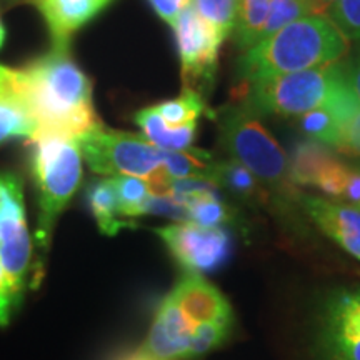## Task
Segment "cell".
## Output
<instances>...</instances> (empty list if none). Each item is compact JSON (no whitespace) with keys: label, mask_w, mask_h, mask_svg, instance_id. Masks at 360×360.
I'll list each match as a JSON object with an SVG mask.
<instances>
[{"label":"cell","mask_w":360,"mask_h":360,"mask_svg":"<svg viewBox=\"0 0 360 360\" xmlns=\"http://www.w3.org/2000/svg\"><path fill=\"white\" fill-rule=\"evenodd\" d=\"M17 89L37 124L35 134L77 139L102 125L92 98V82L75 64L69 45L53 47L13 70Z\"/></svg>","instance_id":"obj_1"},{"label":"cell","mask_w":360,"mask_h":360,"mask_svg":"<svg viewBox=\"0 0 360 360\" xmlns=\"http://www.w3.org/2000/svg\"><path fill=\"white\" fill-rule=\"evenodd\" d=\"M349 51V39L328 17L307 15L290 22L238 57L242 84L337 64Z\"/></svg>","instance_id":"obj_2"},{"label":"cell","mask_w":360,"mask_h":360,"mask_svg":"<svg viewBox=\"0 0 360 360\" xmlns=\"http://www.w3.org/2000/svg\"><path fill=\"white\" fill-rule=\"evenodd\" d=\"M30 174L37 191L34 289L42 281L58 215L69 205L82 180V154L77 141L64 135L35 134L30 139Z\"/></svg>","instance_id":"obj_3"},{"label":"cell","mask_w":360,"mask_h":360,"mask_svg":"<svg viewBox=\"0 0 360 360\" xmlns=\"http://www.w3.org/2000/svg\"><path fill=\"white\" fill-rule=\"evenodd\" d=\"M212 117L219 125L220 142L233 160L240 162L264 184L281 192H292L289 159L249 103H229Z\"/></svg>","instance_id":"obj_4"},{"label":"cell","mask_w":360,"mask_h":360,"mask_svg":"<svg viewBox=\"0 0 360 360\" xmlns=\"http://www.w3.org/2000/svg\"><path fill=\"white\" fill-rule=\"evenodd\" d=\"M347 80L345 64L317 67L277 77L238 84V101H244L259 115L302 117L326 105L335 90Z\"/></svg>","instance_id":"obj_5"},{"label":"cell","mask_w":360,"mask_h":360,"mask_svg":"<svg viewBox=\"0 0 360 360\" xmlns=\"http://www.w3.org/2000/svg\"><path fill=\"white\" fill-rule=\"evenodd\" d=\"M77 146L82 159L96 174L130 175L148 182L167 172L165 150L155 147L143 135L120 132L98 125L79 135Z\"/></svg>","instance_id":"obj_6"},{"label":"cell","mask_w":360,"mask_h":360,"mask_svg":"<svg viewBox=\"0 0 360 360\" xmlns=\"http://www.w3.org/2000/svg\"><path fill=\"white\" fill-rule=\"evenodd\" d=\"M0 262L20 305L29 282L32 240L27 229L22 179L13 172H0Z\"/></svg>","instance_id":"obj_7"},{"label":"cell","mask_w":360,"mask_h":360,"mask_svg":"<svg viewBox=\"0 0 360 360\" xmlns=\"http://www.w3.org/2000/svg\"><path fill=\"white\" fill-rule=\"evenodd\" d=\"M170 27L177 44L182 87L195 90L205 97L214 85L220 45L227 35L207 22L192 6L180 13Z\"/></svg>","instance_id":"obj_8"},{"label":"cell","mask_w":360,"mask_h":360,"mask_svg":"<svg viewBox=\"0 0 360 360\" xmlns=\"http://www.w3.org/2000/svg\"><path fill=\"white\" fill-rule=\"evenodd\" d=\"M175 260L188 272H212L227 262L232 238L224 227H204L193 222H175L157 229Z\"/></svg>","instance_id":"obj_9"},{"label":"cell","mask_w":360,"mask_h":360,"mask_svg":"<svg viewBox=\"0 0 360 360\" xmlns=\"http://www.w3.org/2000/svg\"><path fill=\"white\" fill-rule=\"evenodd\" d=\"M328 360H360V289H345L328 300L323 314Z\"/></svg>","instance_id":"obj_10"},{"label":"cell","mask_w":360,"mask_h":360,"mask_svg":"<svg viewBox=\"0 0 360 360\" xmlns=\"http://www.w3.org/2000/svg\"><path fill=\"white\" fill-rule=\"evenodd\" d=\"M193 326L195 323L188 321L172 297L167 295L157 309L142 355L154 360L187 359Z\"/></svg>","instance_id":"obj_11"},{"label":"cell","mask_w":360,"mask_h":360,"mask_svg":"<svg viewBox=\"0 0 360 360\" xmlns=\"http://www.w3.org/2000/svg\"><path fill=\"white\" fill-rule=\"evenodd\" d=\"M305 212L321 231L360 260V209L326 197H300Z\"/></svg>","instance_id":"obj_12"},{"label":"cell","mask_w":360,"mask_h":360,"mask_svg":"<svg viewBox=\"0 0 360 360\" xmlns=\"http://www.w3.org/2000/svg\"><path fill=\"white\" fill-rule=\"evenodd\" d=\"M193 323H232L231 304L200 274L188 272L169 294Z\"/></svg>","instance_id":"obj_13"},{"label":"cell","mask_w":360,"mask_h":360,"mask_svg":"<svg viewBox=\"0 0 360 360\" xmlns=\"http://www.w3.org/2000/svg\"><path fill=\"white\" fill-rule=\"evenodd\" d=\"M114 0H32L47 25L53 47H65L72 35L105 11Z\"/></svg>","instance_id":"obj_14"},{"label":"cell","mask_w":360,"mask_h":360,"mask_svg":"<svg viewBox=\"0 0 360 360\" xmlns=\"http://www.w3.org/2000/svg\"><path fill=\"white\" fill-rule=\"evenodd\" d=\"M37 124L17 89L13 70L0 65V146L13 139H32Z\"/></svg>","instance_id":"obj_15"},{"label":"cell","mask_w":360,"mask_h":360,"mask_svg":"<svg viewBox=\"0 0 360 360\" xmlns=\"http://www.w3.org/2000/svg\"><path fill=\"white\" fill-rule=\"evenodd\" d=\"M337 159L334 148L314 139L297 143L289 159L290 182L300 187H315Z\"/></svg>","instance_id":"obj_16"},{"label":"cell","mask_w":360,"mask_h":360,"mask_svg":"<svg viewBox=\"0 0 360 360\" xmlns=\"http://www.w3.org/2000/svg\"><path fill=\"white\" fill-rule=\"evenodd\" d=\"M135 124L142 129V135L148 142L154 143L162 150L182 152L191 150L197 135V122L180 125V127H169L157 114L155 107H146L135 114Z\"/></svg>","instance_id":"obj_17"},{"label":"cell","mask_w":360,"mask_h":360,"mask_svg":"<svg viewBox=\"0 0 360 360\" xmlns=\"http://www.w3.org/2000/svg\"><path fill=\"white\" fill-rule=\"evenodd\" d=\"M87 202L94 219L105 236H115L125 227H134L132 220L124 219L112 179L94 180L89 184Z\"/></svg>","instance_id":"obj_18"},{"label":"cell","mask_w":360,"mask_h":360,"mask_svg":"<svg viewBox=\"0 0 360 360\" xmlns=\"http://www.w3.org/2000/svg\"><path fill=\"white\" fill-rule=\"evenodd\" d=\"M210 182H214L217 187L225 188L242 200H262L265 192L260 187V180L244 167L240 162L229 159L212 162L210 167Z\"/></svg>","instance_id":"obj_19"},{"label":"cell","mask_w":360,"mask_h":360,"mask_svg":"<svg viewBox=\"0 0 360 360\" xmlns=\"http://www.w3.org/2000/svg\"><path fill=\"white\" fill-rule=\"evenodd\" d=\"M272 0H237L236 6V42L240 49H249L265 39Z\"/></svg>","instance_id":"obj_20"},{"label":"cell","mask_w":360,"mask_h":360,"mask_svg":"<svg viewBox=\"0 0 360 360\" xmlns=\"http://www.w3.org/2000/svg\"><path fill=\"white\" fill-rule=\"evenodd\" d=\"M155 110L169 127L193 124L207 110L205 97L191 89H182L179 97L157 103Z\"/></svg>","instance_id":"obj_21"},{"label":"cell","mask_w":360,"mask_h":360,"mask_svg":"<svg viewBox=\"0 0 360 360\" xmlns=\"http://www.w3.org/2000/svg\"><path fill=\"white\" fill-rule=\"evenodd\" d=\"M344 120L330 107L323 105L300 117V127L309 137L332 148H339L345 129Z\"/></svg>","instance_id":"obj_22"},{"label":"cell","mask_w":360,"mask_h":360,"mask_svg":"<svg viewBox=\"0 0 360 360\" xmlns=\"http://www.w3.org/2000/svg\"><path fill=\"white\" fill-rule=\"evenodd\" d=\"M188 210V222L204 225V227H224L232 220V210L217 195V191L193 195L184 200Z\"/></svg>","instance_id":"obj_23"},{"label":"cell","mask_w":360,"mask_h":360,"mask_svg":"<svg viewBox=\"0 0 360 360\" xmlns=\"http://www.w3.org/2000/svg\"><path fill=\"white\" fill-rule=\"evenodd\" d=\"M112 182H114L124 219L130 220L139 215H146L148 200L154 195L146 180L130 177V175H117V177H112Z\"/></svg>","instance_id":"obj_24"},{"label":"cell","mask_w":360,"mask_h":360,"mask_svg":"<svg viewBox=\"0 0 360 360\" xmlns=\"http://www.w3.org/2000/svg\"><path fill=\"white\" fill-rule=\"evenodd\" d=\"M232 323H220V322H204L195 323L192 330L191 347H188V357L195 359L200 357L210 350L219 347L222 342L227 339L229 330Z\"/></svg>","instance_id":"obj_25"},{"label":"cell","mask_w":360,"mask_h":360,"mask_svg":"<svg viewBox=\"0 0 360 360\" xmlns=\"http://www.w3.org/2000/svg\"><path fill=\"white\" fill-rule=\"evenodd\" d=\"M236 6L237 0H192V7L227 37L236 24Z\"/></svg>","instance_id":"obj_26"},{"label":"cell","mask_w":360,"mask_h":360,"mask_svg":"<svg viewBox=\"0 0 360 360\" xmlns=\"http://www.w3.org/2000/svg\"><path fill=\"white\" fill-rule=\"evenodd\" d=\"M312 13L314 12L307 0H272V12H270L265 37L281 30L282 27L289 25L290 22L312 15Z\"/></svg>","instance_id":"obj_27"},{"label":"cell","mask_w":360,"mask_h":360,"mask_svg":"<svg viewBox=\"0 0 360 360\" xmlns=\"http://www.w3.org/2000/svg\"><path fill=\"white\" fill-rule=\"evenodd\" d=\"M327 17L349 40H360V0H335Z\"/></svg>","instance_id":"obj_28"},{"label":"cell","mask_w":360,"mask_h":360,"mask_svg":"<svg viewBox=\"0 0 360 360\" xmlns=\"http://www.w3.org/2000/svg\"><path fill=\"white\" fill-rule=\"evenodd\" d=\"M147 4L157 17L172 25L179 19L180 13L192 6V0H147Z\"/></svg>","instance_id":"obj_29"},{"label":"cell","mask_w":360,"mask_h":360,"mask_svg":"<svg viewBox=\"0 0 360 360\" xmlns=\"http://www.w3.org/2000/svg\"><path fill=\"white\" fill-rule=\"evenodd\" d=\"M15 307H19V304L13 297L11 282H8L6 270H4L2 262H0V327L7 326Z\"/></svg>","instance_id":"obj_30"},{"label":"cell","mask_w":360,"mask_h":360,"mask_svg":"<svg viewBox=\"0 0 360 360\" xmlns=\"http://www.w3.org/2000/svg\"><path fill=\"white\" fill-rule=\"evenodd\" d=\"M345 64V77H347V82L352 89L354 96L357 97L360 102V49L354 53L349 60L344 62Z\"/></svg>","instance_id":"obj_31"},{"label":"cell","mask_w":360,"mask_h":360,"mask_svg":"<svg viewBox=\"0 0 360 360\" xmlns=\"http://www.w3.org/2000/svg\"><path fill=\"white\" fill-rule=\"evenodd\" d=\"M335 0H309V6L312 8L314 13H319V12H327L328 8L334 6Z\"/></svg>","instance_id":"obj_32"},{"label":"cell","mask_w":360,"mask_h":360,"mask_svg":"<svg viewBox=\"0 0 360 360\" xmlns=\"http://www.w3.org/2000/svg\"><path fill=\"white\" fill-rule=\"evenodd\" d=\"M4 42H6V27H4L2 20H0V49H2Z\"/></svg>","instance_id":"obj_33"},{"label":"cell","mask_w":360,"mask_h":360,"mask_svg":"<svg viewBox=\"0 0 360 360\" xmlns=\"http://www.w3.org/2000/svg\"><path fill=\"white\" fill-rule=\"evenodd\" d=\"M25 2H32V0H6L7 7H13V6H19V4H25Z\"/></svg>","instance_id":"obj_34"},{"label":"cell","mask_w":360,"mask_h":360,"mask_svg":"<svg viewBox=\"0 0 360 360\" xmlns=\"http://www.w3.org/2000/svg\"><path fill=\"white\" fill-rule=\"evenodd\" d=\"M354 165H355V167H357V170H359V172H360V159H355Z\"/></svg>","instance_id":"obj_35"},{"label":"cell","mask_w":360,"mask_h":360,"mask_svg":"<svg viewBox=\"0 0 360 360\" xmlns=\"http://www.w3.org/2000/svg\"><path fill=\"white\" fill-rule=\"evenodd\" d=\"M139 360H154V359H147V357H142V359H139Z\"/></svg>","instance_id":"obj_36"}]
</instances>
